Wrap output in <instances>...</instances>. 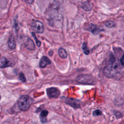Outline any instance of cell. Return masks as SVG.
Returning <instances> with one entry per match:
<instances>
[{"mask_svg": "<svg viewBox=\"0 0 124 124\" xmlns=\"http://www.w3.org/2000/svg\"><path fill=\"white\" fill-rule=\"evenodd\" d=\"M122 68L116 58L111 54L107 65L104 68L103 73L108 78L119 80L123 76Z\"/></svg>", "mask_w": 124, "mask_h": 124, "instance_id": "1", "label": "cell"}, {"mask_svg": "<svg viewBox=\"0 0 124 124\" xmlns=\"http://www.w3.org/2000/svg\"><path fill=\"white\" fill-rule=\"evenodd\" d=\"M33 102V100L32 98L27 95H24L19 99L18 104L20 110L24 111L28 109Z\"/></svg>", "mask_w": 124, "mask_h": 124, "instance_id": "2", "label": "cell"}, {"mask_svg": "<svg viewBox=\"0 0 124 124\" xmlns=\"http://www.w3.org/2000/svg\"><path fill=\"white\" fill-rule=\"evenodd\" d=\"M77 82L81 84L93 85L96 83L95 78L90 74H81L76 78Z\"/></svg>", "mask_w": 124, "mask_h": 124, "instance_id": "3", "label": "cell"}, {"mask_svg": "<svg viewBox=\"0 0 124 124\" xmlns=\"http://www.w3.org/2000/svg\"><path fill=\"white\" fill-rule=\"evenodd\" d=\"M31 28L35 32L42 34L44 31V26L43 23L38 21H36L32 23L31 25Z\"/></svg>", "mask_w": 124, "mask_h": 124, "instance_id": "4", "label": "cell"}, {"mask_svg": "<svg viewBox=\"0 0 124 124\" xmlns=\"http://www.w3.org/2000/svg\"><path fill=\"white\" fill-rule=\"evenodd\" d=\"M46 94L50 98H56L60 95V91L57 88L51 87L46 89Z\"/></svg>", "mask_w": 124, "mask_h": 124, "instance_id": "5", "label": "cell"}, {"mask_svg": "<svg viewBox=\"0 0 124 124\" xmlns=\"http://www.w3.org/2000/svg\"><path fill=\"white\" fill-rule=\"evenodd\" d=\"M65 102L67 104L74 108H79L81 106V102L76 99L71 98H65Z\"/></svg>", "mask_w": 124, "mask_h": 124, "instance_id": "6", "label": "cell"}, {"mask_svg": "<svg viewBox=\"0 0 124 124\" xmlns=\"http://www.w3.org/2000/svg\"><path fill=\"white\" fill-rule=\"evenodd\" d=\"M87 28H86L85 29L86 30H88L91 32L93 34L95 35H97L101 31V30L96 25H94L93 24H89L88 26L87 27Z\"/></svg>", "mask_w": 124, "mask_h": 124, "instance_id": "7", "label": "cell"}, {"mask_svg": "<svg viewBox=\"0 0 124 124\" xmlns=\"http://www.w3.org/2000/svg\"><path fill=\"white\" fill-rule=\"evenodd\" d=\"M24 45L27 49L30 51H34L36 49L34 41L29 38H27L24 41Z\"/></svg>", "mask_w": 124, "mask_h": 124, "instance_id": "8", "label": "cell"}, {"mask_svg": "<svg viewBox=\"0 0 124 124\" xmlns=\"http://www.w3.org/2000/svg\"><path fill=\"white\" fill-rule=\"evenodd\" d=\"M51 61L50 59L46 56H43L39 62V67L41 68H45L48 65L51 64Z\"/></svg>", "mask_w": 124, "mask_h": 124, "instance_id": "9", "label": "cell"}, {"mask_svg": "<svg viewBox=\"0 0 124 124\" xmlns=\"http://www.w3.org/2000/svg\"><path fill=\"white\" fill-rule=\"evenodd\" d=\"M81 7L85 11H90L93 7V4L89 1H85L82 4Z\"/></svg>", "mask_w": 124, "mask_h": 124, "instance_id": "10", "label": "cell"}, {"mask_svg": "<svg viewBox=\"0 0 124 124\" xmlns=\"http://www.w3.org/2000/svg\"><path fill=\"white\" fill-rule=\"evenodd\" d=\"M8 45L11 49H15L16 47V42L14 37L12 36L9 37L8 41Z\"/></svg>", "mask_w": 124, "mask_h": 124, "instance_id": "11", "label": "cell"}, {"mask_svg": "<svg viewBox=\"0 0 124 124\" xmlns=\"http://www.w3.org/2000/svg\"><path fill=\"white\" fill-rule=\"evenodd\" d=\"M9 65V62L7 59L4 57L0 58V67L5 68L8 67Z\"/></svg>", "mask_w": 124, "mask_h": 124, "instance_id": "12", "label": "cell"}, {"mask_svg": "<svg viewBox=\"0 0 124 124\" xmlns=\"http://www.w3.org/2000/svg\"><path fill=\"white\" fill-rule=\"evenodd\" d=\"M58 53L59 56L62 58H67V53L65 49L61 48L58 50Z\"/></svg>", "mask_w": 124, "mask_h": 124, "instance_id": "13", "label": "cell"}, {"mask_svg": "<svg viewBox=\"0 0 124 124\" xmlns=\"http://www.w3.org/2000/svg\"><path fill=\"white\" fill-rule=\"evenodd\" d=\"M48 114V112L46 110H44L41 112L40 114V119L42 123H45L47 120L46 117L47 116Z\"/></svg>", "mask_w": 124, "mask_h": 124, "instance_id": "14", "label": "cell"}, {"mask_svg": "<svg viewBox=\"0 0 124 124\" xmlns=\"http://www.w3.org/2000/svg\"><path fill=\"white\" fill-rule=\"evenodd\" d=\"M82 49H83V50L84 52V53L86 54V55H88L90 53V51H89V49L88 47L87 46V43L84 42L83 43V45H82Z\"/></svg>", "mask_w": 124, "mask_h": 124, "instance_id": "15", "label": "cell"}, {"mask_svg": "<svg viewBox=\"0 0 124 124\" xmlns=\"http://www.w3.org/2000/svg\"><path fill=\"white\" fill-rule=\"evenodd\" d=\"M116 23L115 22H114L113 21H107L106 23H105V26L108 27V28H114L116 26Z\"/></svg>", "mask_w": 124, "mask_h": 124, "instance_id": "16", "label": "cell"}, {"mask_svg": "<svg viewBox=\"0 0 124 124\" xmlns=\"http://www.w3.org/2000/svg\"><path fill=\"white\" fill-rule=\"evenodd\" d=\"M32 34L33 37L34 38V39H35V41H36V45L38 46V47H39V46H40L41 45V42L37 39V38L36 37V34H35L34 32H32Z\"/></svg>", "mask_w": 124, "mask_h": 124, "instance_id": "17", "label": "cell"}, {"mask_svg": "<svg viewBox=\"0 0 124 124\" xmlns=\"http://www.w3.org/2000/svg\"><path fill=\"white\" fill-rule=\"evenodd\" d=\"M19 79L23 83H25L26 81V79L24 74L22 72H21L19 74Z\"/></svg>", "mask_w": 124, "mask_h": 124, "instance_id": "18", "label": "cell"}, {"mask_svg": "<svg viewBox=\"0 0 124 124\" xmlns=\"http://www.w3.org/2000/svg\"><path fill=\"white\" fill-rule=\"evenodd\" d=\"M102 113L101 111L99 110H96L93 113V115H94V116H99V115H102Z\"/></svg>", "mask_w": 124, "mask_h": 124, "instance_id": "19", "label": "cell"}, {"mask_svg": "<svg viewBox=\"0 0 124 124\" xmlns=\"http://www.w3.org/2000/svg\"><path fill=\"white\" fill-rule=\"evenodd\" d=\"M124 55H122V56L121 57V58H120V63L121 65V66L123 67L124 66Z\"/></svg>", "mask_w": 124, "mask_h": 124, "instance_id": "20", "label": "cell"}, {"mask_svg": "<svg viewBox=\"0 0 124 124\" xmlns=\"http://www.w3.org/2000/svg\"><path fill=\"white\" fill-rule=\"evenodd\" d=\"M34 1H26V2H27V3H30V4H32V3H33Z\"/></svg>", "mask_w": 124, "mask_h": 124, "instance_id": "21", "label": "cell"}, {"mask_svg": "<svg viewBox=\"0 0 124 124\" xmlns=\"http://www.w3.org/2000/svg\"><path fill=\"white\" fill-rule=\"evenodd\" d=\"M1 95H0V100H1Z\"/></svg>", "mask_w": 124, "mask_h": 124, "instance_id": "22", "label": "cell"}]
</instances>
